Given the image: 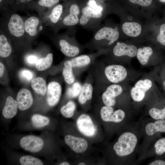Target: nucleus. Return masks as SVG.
<instances>
[{
    "instance_id": "f257e3e1",
    "label": "nucleus",
    "mask_w": 165,
    "mask_h": 165,
    "mask_svg": "<svg viewBox=\"0 0 165 165\" xmlns=\"http://www.w3.org/2000/svg\"><path fill=\"white\" fill-rule=\"evenodd\" d=\"M122 130L112 146L113 153L120 159L122 164H135L138 162L137 150L142 138L140 121L131 122Z\"/></svg>"
},
{
    "instance_id": "f03ea898",
    "label": "nucleus",
    "mask_w": 165,
    "mask_h": 165,
    "mask_svg": "<svg viewBox=\"0 0 165 165\" xmlns=\"http://www.w3.org/2000/svg\"><path fill=\"white\" fill-rule=\"evenodd\" d=\"M140 121L142 140L137 150L138 162L141 160L151 145L165 133V119L153 120L148 117Z\"/></svg>"
},
{
    "instance_id": "7ed1b4c3",
    "label": "nucleus",
    "mask_w": 165,
    "mask_h": 165,
    "mask_svg": "<svg viewBox=\"0 0 165 165\" xmlns=\"http://www.w3.org/2000/svg\"><path fill=\"white\" fill-rule=\"evenodd\" d=\"M100 115L102 119L106 122L121 123L125 126L132 122L133 117L130 114L122 109L114 111L112 106L105 105L101 110Z\"/></svg>"
},
{
    "instance_id": "20e7f679",
    "label": "nucleus",
    "mask_w": 165,
    "mask_h": 165,
    "mask_svg": "<svg viewBox=\"0 0 165 165\" xmlns=\"http://www.w3.org/2000/svg\"><path fill=\"white\" fill-rule=\"evenodd\" d=\"M103 12L96 11L86 6L81 9L79 24L87 29H96L99 27Z\"/></svg>"
},
{
    "instance_id": "39448f33",
    "label": "nucleus",
    "mask_w": 165,
    "mask_h": 165,
    "mask_svg": "<svg viewBox=\"0 0 165 165\" xmlns=\"http://www.w3.org/2000/svg\"><path fill=\"white\" fill-rule=\"evenodd\" d=\"M97 29L92 38V42L99 43L108 40L110 42L109 45H111L119 38V33L116 29L104 27Z\"/></svg>"
},
{
    "instance_id": "423d86ee",
    "label": "nucleus",
    "mask_w": 165,
    "mask_h": 165,
    "mask_svg": "<svg viewBox=\"0 0 165 165\" xmlns=\"http://www.w3.org/2000/svg\"><path fill=\"white\" fill-rule=\"evenodd\" d=\"M20 145L24 150L31 153L41 151L44 145L43 140L41 138L34 135H28L22 138Z\"/></svg>"
},
{
    "instance_id": "0eeeda50",
    "label": "nucleus",
    "mask_w": 165,
    "mask_h": 165,
    "mask_svg": "<svg viewBox=\"0 0 165 165\" xmlns=\"http://www.w3.org/2000/svg\"><path fill=\"white\" fill-rule=\"evenodd\" d=\"M105 74L108 79L113 83H117L124 80L127 76L126 69L120 65H111L107 67Z\"/></svg>"
},
{
    "instance_id": "6e6552de",
    "label": "nucleus",
    "mask_w": 165,
    "mask_h": 165,
    "mask_svg": "<svg viewBox=\"0 0 165 165\" xmlns=\"http://www.w3.org/2000/svg\"><path fill=\"white\" fill-rule=\"evenodd\" d=\"M81 10V9L77 4H72L67 12L64 13L61 20V23L67 27H72L78 24Z\"/></svg>"
},
{
    "instance_id": "1a4fd4ad",
    "label": "nucleus",
    "mask_w": 165,
    "mask_h": 165,
    "mask_svg": "<svg viewBox=\"0 0 165 165\" xmlns=\"http://www.w3.org/2000/svg\"><path fill=\"white\" fill-rule=\"evenodd\" d=\"M8 28L10 34L16 38L22 37L25 32L24 21L20 15L16 13L12 14L10 17Z\"/></svg>"
},
{
    "instance_id": "9d476101",
    "label": "nucleus",
    "mask_w": 165,
    "mask_h": 165,
    "mask_svg": "<svg viewBox=\"0 0 165 165\" xmlns=\"http://www.w3.org/2000/svg\"><path fill=\"white\" fill-rule=\"evenodd\" d=\"M76 125L79 131L88 137L94 136L96 133V128L90 117L86 114L81 115L77 119Z\"/></svg>"
},
{
    "instance_id": "9b49d317",
    "label": "nucleus",
    "mask_w": 165,
    "mask_h": 165,
    "mask_svg": "<svg viewBox=\"0 0 165 165\" xmlns=\"http://www.w3.org/2000/svg\"><path fill=\"white\" fill-rule=\"evenodd\" d=\"M123 92L122 87L117 84H112L107 88L102 95V99L105 105L113 106L116 103V97L119 96Z\"/></svg>"
},
{
    "instance_id": "f8f14e48",
    "label": "nucleus",
    "mask_w": 165,
    "mask_h": 165,
    "mask_svg": "<svg viewBox=\"0 0 165 165\" xmlns=\"http://www.w3.org/2000/svg\"><path fill=\"white\" fill-rule=\"evenodd\" d=\"M61 87L58 82L53 81L48 85L46 99L47 104L50 106L55 105L59 102L61 93Z\"/></svg>"
},
{
    "instance_id": "ddd939ff",
    "label": "nucleus",
    "mask_w": 165,
    "mask_h": 165,
    "mask_svg": "<svg viewBox=\"0 0 165 165\" xmlns=\"http://www.w3.org/2000/svg\"><path fill=\"white\" fill-rule=\"evenodd\" d=\"M64 140L65 143L76 153L84 152L88 147L87 141L82 138L67 135L65 136Z\"/></svg>"
},
{
    "instance_id": "4468645a",
    "label": "nucleus",
    "mask_w": 165,
    "mask_h": 165,
    "mask_svg": "<svg viewBox=\"0 0 165 165\" xmlns=\"http://www.w3.org/2000/svg\"><path fill=\"white\" fill-rule=\"evenodd\" d=\"M165 155V137L157 139L146 151L142 160L155 156L156 158H161Z\"/></svg>"
},
{
    "instance_id": "2eb2a0df",
    "label": "nucleus",
    "mask_w": 165,
    "mask_h": 165,
    "mask_svg": "<svg viewBox=\"0 0 165 165\" xmlns=\"http://www.w3.org/2000/svg\"><path fill=\"white\" fill-rule=\"evenodd\" d=\"M153 105L148 110V117L153 120L165 119V98L158 99Z\"/></svg>"
},
{
    "instance_id": "dca6fc26",
    "label": "nucleus",
    "mask_w": 165,
    "mask_h": 165,
    "mask_svg": "<svg viewBox=\"0 0 165 165\" xmlns=\"http://www.w3.org/2000/svg\"><path fill=\"white\" fill-rule=\"evenodd\" d=\"M18 108L20 110L24 111L30 108L33 103V100L30 91L23 88L18 92L16 100Z\"/></svg>"
},
{
    "instance_id": "f3484780",
    "label": "nucleus",
    "mask_w": 165,
    "mask_h": 165,
    "mask_svg": "<svg viewBox=\"0 0 165 165\" xmlns=\"http://www.w3.org/2000/svg\"><path fill=\"white\" fill-rule=\"evenodd\" d=\"M137 51V47L135 46L119 42L117 43L113 50V54L116 56L126 55L131 57L136 55Z\"/></svg>"
},
{
    "instance_id": "a211bd4d",
    "label": "nucleus",
    "mask_w": 165,
    "mask_h": 165,
    "mask_svg": "<svg viewBox=\"0 0 165 165\" xmlns=\"http://www.w3.org/2000/svg\"><path fill=\"white\" fill-rule=\"evenodd\" d=\"M59 44L62 53L69 57H74L79 54L80 49L77 46L73 45L69 41L68 37L60 38Z\"/></svg>"
},
{
    "instance_id": "6ab92c4d",
    "label": "nucleus",
    "mask_w": 165,
    "mask_h": 165,
    "mask_svg": "<svg viewBox=\"0 0 165 165\" xmlns=\"http://www.w3.org/2000/svg\"><path fill=\"white\" fill-rule=\"evenodd\" d=\"M18 108L16 101L12 97L8 96L6 98L2 110V115L6 119H11L16 115Z\"/></svg>"
},
{
    "instance_id": "aec40b11",
    "label": "nucleus",
    "mask_w": 165,
    "mask_h": 165,
    "mask_svg": "<svg viewBox=\"0 0 165 165\" xmlns=\"http://www.w3.org/2000/svg\"><path fill=\"white\" fill-rule=\"evenodd\" d=\"M40 23L39 19L36 16H32L28 17L24 21L25 33L31 36H35L38 33Z\"/></svg>"
},
{
    "instance_id": "412c9836",
    "label": "nucleus",
    "mask_w": 165,
    "mask_h": 165,
    "mask_svg": "<svg viewBox=\"0 0 165 165\" xmlns=\"http://www.w3.org/2000/svg\"><path fill=\"white\" fill-rule=\"evenodd\" d=\"M122 28L126 35L133 37L139 35L141 31V25L137 23L134 22L124 23L122 25Z\"/></svg>"
},
{
    "instance_id": "4be33fe9",
    "label": "nucleus",
    "mask_w": 165,
    "mask_h": 165,
    "mask_svg": "<svg viewBox=\"0 0 165 165\" xmlns=\"http://www.w3.org/2000/svg\"><path fill=\"white\" fill-rule=\"evenodd\" d=\"M64 13L63 6L57 5L49 13L47 16L48 20L51 24L55 25L60 22Z\"/></svg>"
},
{
    "instance_id": "5701e85b",
    "label": "nucleus",
    "mask_w": 165,
    "mask_h": 165,
    "mask_svg": "<svg viewBox=\"0 0 165 165\" xmlns=\"http://www.w3.org/2000/svg\"><path fill=\"white\" fill-rule=\"evenodd\" d=\"M31 85L35 93L44 96L46 93L47 88L45 80L41 77H37L33 79Z\"/></svg>"
},
{
    "instance_id": "b1692460",
    "label": "nucleus",
    "mask_w": 165,
    "mask_h": 165,
    "mask_svg": "<svg viewBox=\"0 0 165 165\" xmlns=\"http://www.w3.org/2000/svg\"><path fill=\"white\" fill-rule=\"evenodd\" d=\"M93 90V87L90 83H85L83 85L78 98L80 104H83L87 100L91 99Z\"/></svg>"
},
{
    "instance_id": "393cba45",
    "label": "nucleus",
    "mask_w": 165,
    "mask_h": 165,
    "mask_svg": "<svg viewBox=\"0 0 165 165\" xmlns=\"http://www.w3.org/2000/svg\"><path fill=\"white\" fill-rule=\"evenodd\" d=\"M11 46L7 37L4 35H0V56L3 58L8 57L12 53Z\"/></svg>"
},
{
    "instance_id": "a878e982",
    "label": "nucleus",
    "mask_w": 165,
    "mask_h": 165,
    "mask_svg": "<svg viewBox=\"0 0 165 165\" xmlns=\"http://www.w3.org/2000/svg\"><path fill=\"white\" fill-rule=\"evenodd\" d=\"M152 53V50L149 47L140 48L137 50V57L142 65H145L148 62L149 58Z\"/></svg>"
},
{
    "instance_id": "bb28decb",
    "label": "nucleus",
    "mask_w": 165,
    "mask_h": 165,
    "mask_svg": "<svg viewBox=\"0 0 165 165\" xmlns=\"http://www.w3.org/2000/svg\"><path fill=\"white\" fill-rule=\"evenodd\" d=\"M53 61V55L49 53L46 57L38 59L35 64L36 68L39 71L45 70L50 67Z\"/></svg>"
},
{
    "instance_id": "cd10ccee",
    "label": "nucleus",
    "mask_w": 165,
    "mask_h": 165,
    "mask_svg": "<svg viewBox=\"0 0 165 165\" xmlns=\"http://www.w3.org/2000/svg\"><path fill=\"white\" fill-rule=\"evenodd\" d=\"M72 68V66L70 61L67 60L64 62L62 75L65 81L69 84H72L75 81Z\"/></svg>"
},
{
    "instance_id": "c85d7f7f",
    "label": "nucleus",
    "mask_w": 165,
    "mask_h": 165,
    "mask_svg": "<svg viewBox=\"0 0 165 165\" xmlns=\"http://www.w3.org/2000/svg\"><path fill=\"white\" fill-rule=\"evenodd\" d=\"M31 121L33 126L37 128L46 127L50 123V120L48 117L38 114L32 116Z\"/></svg>"
},
{
    "instance_id": "c756f323",
    "label": "nucleus",
    "mask_w": 165,
    "mask_h": 165,
    "mask_svg": "<svg viewBox=\"0 0 165 165\" xmlns=\"http://www.w3.org/2000/svg\"><path fill=\"white\" fill-rule=\"evenodd\" d=\"M90 57L86 55H83L75 57L70 61L72 67H80L88 64L90 62Z\"/></svg>"
},
{
    "instance_id": "7c9ffc66",
    "label": "nucleus",
    "mask_w": 165,
    "mask_h": 165,
    "mask_svg": "<svg viewBox=\"0 0 165 165\" xmlns=\"http://www.w3.org/2000/svg\"><path fill=\"white\" fill-rule=\"evenodd\" d=\"M75 108V103L72 101H69L61 107L60 112L64 116L67 118H70L73 115Z\"/></svg>"
},
{
    "instance_id": "2f4dec72",
    "label": "nucleus",
    "mask_w": 165,
    "mask_h": 165,
    "mask_svg": "<svg viewBox=\"0 0 165 165\" xmlns=\"http://www.w3.org/2000/svg\"><path fill=\"white\" fill-rule=\"evenodd\" d=\"M20 164L22 165H42L43 163L40 159L30 155H24L19 160Z\"/></svg>"
},
{
    "instance_id": "473e14b6",
    "label": "nucleus",
    "mask_w": 165,
    "mask_h": 165,
    "mask_svg": "<svg viewBox=\"0 0 165 165\" xmlns=\"http://www.w3.org/2000/svg\"><path fill=\"white\" fill-rule=\"evenodd\" d=\"M146 94V92L134 86L131 88L130 90L131 98L134 102H141L144 101Z\"/></svg>"
},
{
    "instance_id": "72a5a7b5",
    "label": "nucleus",
    "mask_w": 165,
    "mask_h": 165,
    "mask_svg": "<svg viewBox=\"0 0 165 165\" xmlns=\"http://www.w3.org/2000/svg\"><path fill=\"white\" fill-rule=\"evenodd\" d=\"M82 87L78 82H75L72 85V87L68 88L67 90L68 96L70 98L76 97L79 95L81 90Z\"/></svg>"
},
{
    "instance_id": "f704fd0d",
    "label": "nucleus",
    "mask_w": 165,
    "mask_h": 165,
    "mask_svg": "<svg viewBox=\"0 0 165 165\" xmlns=\"http://www.w3.org/2000/svg\"><path fill=\"white\" fill-rule=\"evenodd\" d=\"M152 82L151 80L148 79L140 80L138 81L135 84L134 86L139 88L146 92L151 87Z\"/></svg>"
},
{
    "instance_id": "c9c22d12",
    "label": "nucleus",
    "mask_w": 165,
    "mask_h": 165,
    "mask_svg": "<svg viewBox=\"0 0 165 165\" xmlns=\"http://www.w3.org/2000/svg\"><path fill=\"white\" fill-rule=\"evenodd\" d=\"M19 74L22 79L27 81L31 80L34 77L33 73L31 71L27 69L21 70Z\"/></svg>"
},
{
    "instance_id": "e433bc0d",
    "label": "nucleus",
    "mask_w": 165,
    "mask_h": 165,
    "mask_svg": "<svg viewBox=\"0 0 165 165\" xmlns=\"http://www.w3.org/2000/svg\"><path fill=\"white\" fill-rule=\"evenodd\" d=\"M157 40L161 45L165 46V24L161 26L160 33L157 36Z\"/></svg>"
},
{
    "instance_id": "4c0bfd02",
    "label": "nucleus",
    "mask_w": 165,
    "mask_h": 165,
    "mask_svg": "<svg viewBox=\"0 0 165 165\" xmlns=\"http://www.w3.org/2000/svg\"><path fill=\"white\" fill-rule=\"evenodd\" d=\"M60 0H39L38 4L40 6L46 8H50L57 3Z\"/></svg>"
},
{
    "instance_id": "58836bf2",
    "label": "nucleus",
    "mask_w": 165,
    "mask_h": 165,
    "mask_svg": "<svg viewBox=\"0 0 165 165\" xmlns=\"http://www.w3.org/2000/svg\"><path fill=\"white\" fill-rule=\"evenodd\" d=\"M87 6L96 11L103 12V7L98 5L95 0H89L87 2Z\"/></svg>"
},
{
    "instance_id": "ea45409f",
    "label": "nucleus",
    "mask_w": 165,
    "mask_h": 165,
    "mask_svg": "<svg viewBox=\"0 0 165 165\" xmlns=\"http://www.w3.org/2000/svg\"><path fill=\"white\" fill-rule=\"evenodd\" d=\"M131 2L138 4L144 6H149L152 3V0H129Z\"/></svg>"
},
{
    "instance_id": "a19ab883",
    "label": "nucleus",
    "mask_w": 165,
    "mask_h": 165,
    "mask_svg": "<svg viewBox=\"0 0 165 165\" xmlns=\"http://www.w3.org/2000/svg\"><path fill=\"white\" fill-rule=\"evenodd\" d=\"M149 165H165V160L161 158H156L148 164Z\"/></svg>"
},
{
    "instance_id": "79ce46f5",
    "label": "nucleus",
    "mask_w": 165,
    "mask_h": 165,
    "mask_svg": "<svg viewBox=\"0 0 165 165\" xmlns=\"http://www.w3.org/2000/svg\"><path fill=\"white\" fill-rule=\"evenodd\" d=\"M37 57L34 55H30L28 56L26 58L27 62L31 65L35 64L38 60Z\"/></svg>"
},
{
    "instance_id": "37998d69",
    "label": "nucleus",
    "mask_w": 165,
    "mask_h": 165,
    "mask_svg": "<svg viewBox=\"0 0 165 165\" xmlns=\"http://www.w3.org/2000/svg\"><path fill=\"white\" fill-rule=\"evenodd\" d=\"M4 70V66L1 62L0 63V77L1 78L3 75Z\"/></svg>"
},
{
    "instance_id": "c03bdc74",
    "label": "nucleus",
    "mask_w": 165,
    "mask_h": 165,
    "mask_svg": "<svg viewBox=\"0 0 165 165\" xmlns=\"http://www.w3.org/2000/svg\"><path fill=\"white\" fill-rule=\"evenodd\" d=\"M59 165H70L69 163L67 162H64L61 163H60Z\"/></svg>"
},
{
    "instance_id": "a18cd8bd",
    "label": "nucleus",
    "mask_w": 165,
    "mask_h": 165,
    "mask_svg": "<svg viewBox=\"0 0 165 165\" xmlns=\"http://www.w3.org/2000/svg\"><path fill=\"white\" fill-rule=\"evenodd\" d=\"M162 86L163 90L165 91V79L163 81L162 83Z\"/></svg>"
},
{
    "instance_id": "49530a36",
    "label": "nucleus",
    "mask_w": 165,
    "mask_h": 165,
    "mask_svg": "<svg viewBox=\"0 0 165 165\" xmlns=\"http://www.w3.org/2000/svg\"><path fill=\"white\" fill-rule=\"evenodd\" d=\"M79 165H86L84 163H79V164H78Z\"/></svg>"
},
{
    "instance_id": "de8ad7c7",
    "label": "nucleus",
    "mask_w": 165,
    "mask_h": 165,
    "mask_svg": "<svg viewBox=\"0 0 165 165\" xmlns=\"http://www.w3.org/2000/svg\"><path fill=\"white\" fill-rule=\"evenodd\" d=\"M162 2H165V0H159Z\"/></svg>"
},
{
    "instance_id": "09e8293b",
    "label": "nucleus",
    "mask_w": 165,
    "mask_h": 165,
    "mask_svg": "<svg viewBox=\"0 0 165 165\" xmlns=\"http://www.w3.org/2000/svg\"><path fill=\"white\" fill-rule=\"evenodd\" d=\"M26 0L28 1H32V0Z\"/></svg>"
},
{
    "instance_id": "8fccbe9b",
    "label": "nucleus",
    "mask_w": 165,
    "mask_h": 165,
    "mask_svg": "<svg viewBox=\"0 0 165 165\" xmlns=\"http://www.w3.org/2000/svg\"><path fill=\"white\" fill-rule=\"evenodd\" d=\"M2 0H0V3H1V2H2Z\"/></svg>"
}]
</instances>
